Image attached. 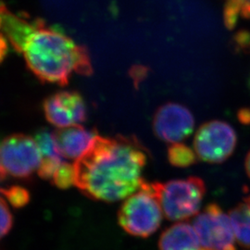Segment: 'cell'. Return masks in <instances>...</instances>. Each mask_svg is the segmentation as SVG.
Returning a JSON list of instances; mask_svg holds the SVG:
<instances>
[{
  "instance_id": "1",
  "label": "cell",
  "mask_w": 250,
  "mask_h": 250,
  "mask_svg": "<svg viewBox=\"0 0 250 250\" xmlns=\"http://www.w3.org/2000/svg\"><path fill=\"white\" fill-rule=\"evenodd\" d=\"M146 161L145 148L136 138L98 135L73 164L74 185L91 199L116 202L140 188Z\"/></svg>"
},
{
  "instance_id": "2",
  "label": "cell",
  "mask_w": 250,
  "mask_h": 250,
  "mask_svg": "<svg viewBox=\"0 0 250 250\" xmlns=\"http://www.w3.org/2000/svg\"><path fill=\"white\" fill-rule=\"evenodd\" d=\"M22 54L29 70L42 82L65 86L72 72L93 73L88 49L44 23L27 40Z\"/></svg>"
},
{
  "instance_id": "3",
  "label": "cell",
  "mask_w": 250,
  "mask_h": 250,
  "mask_svg": "<svg viewBox=\"0 0 250 250\" xmlns=\"http://www.w3.org/2000/svg\"><path fill=\"white\" fill-rule=\"evenodd\" d=\"M162 208L152 183L145 180L140 188L127 197L120 208L118 222L125 232L137 237H148L162 222Z\"/></svg>"
},
{
  "instance_id": "4",
  "label": "cell",
  "mask_w": 250,
  "mask_h": 250,
  "mask_svg": "<svg viewBox=\"0 0 250 250\" xmlns=\"http://www.w3.org/2000/svg\"><path fill=\"white\" fill-rule=\"evenodd\" d=\"M152 185L168 220L185 221L198 213L206 193L201 179L189 177Z\"/></svg>"
},
{
  "instance_id": "5",
  "label": "cell",
  "mask_w": 250,
  "mask_h": 250,
  "mask_svg": "<svg viewBox=\"0 0 250 250\" xmlns=\"http://www.w3.org/2000/svg\"><path fill=\"white\" fill-rule=\"evenodd\" d=\"M42 159L36 139L26 134L9 135L0 144L1 166L14 178H30L39 169Z\"/></svg>"
},
{
  "instance_id": "6",
  "label": "cell",
  "mask_w": 250,
  "mask_h": 250,
  "mask_svg": "<svg viewBox=\"0 0 250 250\" xmlns=\"http://www.w3.org/2000/svg\"><path fill=\"white\" fill-rule=\"evenodd\" d=\"M194 229L206 250H236L231 219L217 204L207 206L196 216Z\"/></svg>"
},
{
  "instance_id": "7",
  "label": "cell",
  "mask_w": 250,
  "mask_h": 250,
  "mask_svg": "<svg viewBox=\"0 0 250 250\" xmlns=\"http://www.w3.org/2000/svg\"><path fill=\"white\" fill-rule=\"evenodd\" d=\"M235 146L236 134L233 128L221 121H211L202 125L194 139V150L197 158L208 163L226 161Z\"/></svg>"
},
{
  "instance_id": "8",
  "label": "cell",
  "mask_w": 250,
  "mask_h": 250,
  "mask_svg": "<svg viewBox=\"0 0 250 250\" xmlns=\"http://www.w3.org/2000/svg\"><path fill=\"white\" fill-rule=\"evenodd\" d=\"M194 117L188 107L177 103H167L156 111L153 130L159 139L166 143L177 144L193 133Z\"/></svg>"
},
{
  "instance_id": "9",
  "label": "cell",
  "mask_w": 250,
  "mask_h": 250,
  "mask_svg": "<svg viewBox=\"0 0 250 250\" xmlns=\"http://www.w3.org/2000/svg\"><path fill=\"white\" fill-rule=\"evenodd\" d=\"M46 120L59 128L80 125L87 119V107L83 98L75 91H61L43 102Z\"/></svg>"
},
{
  "instance_id": "10",
  "label": "cell",
  "mask_w": 250,
  "mask_h": 250,
  "mask_svg": "<svg viewBox=\"0 0 250 250\" xmlns=\"http://www.w3.org/2000/svg\"><path fill=\"white\" fill-rule=\"evenodd\" d=\"M45 21L41 19L30 18L24 13H13L7 9L3 15L1 33L19 53H22L28 38Z\"/></svg>"
},
{
  "instance_id": "11",
  "label": "cell",
  "mask_w": 250,
  "mask_h": 250,
  "mask_svg": "<svg viewBox=\"0 0 250 250\" xmlns=\"http://www.w3.org/2000/svg\"><path fill=\"white\" fill-rule=\"evenodd\" d=\"M54 134L65 159L76 161L89 149L98 136L96 131L88 130L81 125L60 128Z\"/></svg>"
},
{
  "instance_id": "12",
  "label": "cell",
  "mask_w": 250,
  "mask_h": 250,
  "mask_svg": "<svg viewBox=\"0 0 250 250\" xmlns=\"http://www.w3.org/2000/svg\"><path fill=\"white\" fill-rule=\"evenodd\" d=\"M160 250H206L196 230L187 223H178L161 233Z\"/></svg>"
},
{
  "instance_id": "13",
  "label": "cell",
  "mask_w": 250,
  "mask_h": 250,
  "mask_svg": "<svg viewBox=\"0 0 250 250\" xmlns=\"http://www.w3.org/2000/svg\"><path fill=\"white\" fill-rule=\"evenodd\" d=\"M236 240L245 248H250V207L247 203L232 208L229 215Z\"/></svg>"
},
{
  "instance_id": "14",
  "label": "cell",
  "mask_w": 250,
  "mask_h": 250,
  "mask_svg": "<svg viewBox=\"0 0 250 250\" xmlns=\"http://www.w3.org/2000/svg\"><path fill=\"white\" fill-rule=\"evenodd\" d=\"M35 139L39 146L43 159L61 162L66 161L58 145L54 132H50L47 129H42L36 133Z\"/></svg>"
},
{
  "instance_id": "15",
  "label": "cell",
  "mask_w": 250,
  "mask_h": 250,
  "mask_svg": "<svg viewBox=\"0 0 250 250\" xmlns=\"http://www.w3.org/2000/svg\"><path fill=\"white\" fill-rule=\"evenodd\" d=\"M224 19L228 29H233L240 19H250V0H226Z\"/></svg>"
},
{
  "instance_id": "16",
  "label": "cell",
  "mask_w": 250,
  "mask_h": 250,
  "mask_svg": "<svg viewBox=\"0 0 250 250\" xmlns=\"http://www.w3.org/2000/svg\"><path fill=\"white\" fill-rule=\"evenodd\" d=\"M197 154L184 144H172L168 149V160L178 168H187L197 161Z\"/></svg>"
},
{
  "instance_id": "17",
  "label": "cell",
  "mask_w": 250,
  "mask_h": 250,
  "mask_svg": "<svg viewBox=\"0 0 250 250\" xmlns=\"http://www.w3.org/2000/svg\"><path fill=\"white\" fill-rule=\"evenodd\" d=\"M0 194L9 200V204L14 208H23L30 201L29 191L20 186H12L7 188H0Z\"/></svg>"
},
{
  "instance_id": "18",
  "label": "cell",
  "mask_w": 250,
  "mask_h": 250,
  "mask_svg": "<svg viewBox=\"0 0 250 250\" xmlns=\"http://www.w3.org/2000/svg\"><path fill=\"white\" fill-rule=\"evenodd\" d=\"M52 183L60 189H68L74 185L75 170L74 165L68 162H64L57 170L51 179Z\"/></svg>"
},
{
  "instance_id": "19",
  "label": "cell",
  "mask_w": 250,
  "mask_h": 250,
  "mask_svg": "<svg viewBox=\"0 0 250 250\" xmlns=\"http://www.w3.org/2000/svg\"><path fill=\"white\" fill-rule=\"evenodd\" d=\"M13 224V218L8 204L4 198L0 197V239L10 231Z\"/></svg>"
},
{
  "instance_id": "20",
  "label": "cell",
  "mask_w": 250,
  "mask_h": 250,
  "mask_svg": "<svg viewBox=\"0 0 250 250\" xmlns=\"http://www.w3.org/2000/svg\"><path fill=\"white\" fill-rule=\"evenodd\" d=\"M9 53L8 40L2 34H0V64L4 62Z\"/></svg>"
},
{
  "instance_id": "21",
  "label": "cell",
  "mask_w": 250,
  "mask_h": 250,
  "mask_svg": "<svg viewBox=\"0 0 250 250\" xmlns=\"http://www.w3.org/2000/svg\"><path fill=\"white\" fill-rule=\"evenodd\" d=\"M8 9L7 6L4 4L2 0H0V31H1V26H2V20H3V15L5 11Z\"/></svg>"
},
{
  "instance_id": "22",
  "label": "cell",
  "mask_w": 250,
  "mask_h": 250,
  "mask_svg": "<svg viewBox=\"0 0 250 250\" xmlns=\"http://www.w3.org/2000/svg\"><path fill=\"white\" fill-rule=\"evenodd\" d=\"M246 170H247V173H248V175L250 178V151L249 152V154L247 156V159H246Z\"/></svg>"
},
{
  "instance_id": "23",
  "label": "cell",
  "mask_w": 250,
  "mask_h": 250,
  "mask_svg": "<svg viewBox=\"0 0 250 250\" xmlns=\"http://www.w3.org/2000/svg\"><path fill=\"white\" fill-rule=\"evenodd\" d=\"M6 177H7V174H6V172L3 170L2 166H1V163H0V182L3 181V180H5Z\"/></svg>"
},
{
  "instance_id": "24",
  "label": "cell",
  "mask_w": 250,
  "mask_h": 250,
  "mask_svg": "<svg viewBox=\"0 0 250 250\" xmlns=\"http://www.w3.org/2000/svg\"><path fill=\"white\" fill-rule=\"evenodd\" d=\"M246 203L250 207V196L246 199Z\"/></svg>"
},
{
  "instance_id": "25",
  "label": "cell",
  "mask_w": 250,
  "mask_h": 250,
  "mask_svg": "<svg viewBox=\"0 0 250 250\" xmlns=\"http://www.w3.org/2000/svg\"><path fill=\"white\" fill-rule=\"evenodd\" d=\"M249 86H250V80H249Z\"/></svg>"
}]
</instances>
